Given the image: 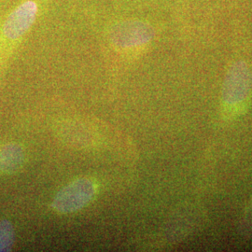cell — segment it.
Returning <instances> with one entry per match:
<instances>
[{
  "label": "cell",
  "mask_w": 252,
  "mask_h": 252,
  "mask_svg": "<svg viewBox=\"0 0 252 252\" xmlns=\"http://www.w3.org/2000/svg\"><path fill=\"white\" fill-rule=\"evenodd\" d=\"M51 0H20L0 23V49L10 52L26 37Z\"/></svg>",
  "instance_id": "1"
},
{
  "label": "cell",
  "mask_w": 252,
  "mask_h": 252,
  "mask_svg": "<svg viewBox=\"0 0 252 252\" xmlns=\"http://www.w3.org/2000/svg\"><path fill=\"white\" fill-rule=\"evenodd\" d=\"M155 27L142 19L125 18L110 24L107 39L112 49L119 53H138L151 44L155 37Z\"/></svg>",
  "instance_id": "2"
},
{
  "label": "cell",
  "mask_w": 252,
  "mask_h": 252,
  "mask_svg": "<svg viewBox=\"0 0 252 252\" xmlns=\"http://www.w3.org/2000/svg\"><path fill=\"white\" fill-rule=\"evenodd\" d=\"M252 94V66L246 61L234 62L226 73L221 101L226 108L236 111L244 107Z\"/></svg>",
  "instance_id": "3"
},
{
  "label": "cell",
  "mask_w": 252,
  "mask_h": 252,
  "mask_svg": "<svg viewBox=\"0 0 252 252\" xmlns=\"http://www.w3.org/2000/svg\"><path fill=\"white\" fill-rule=\"evenodd\" d=\"M95 192L94 182L88 178H81L69 183L56 194L53 207L58 213H72L88 205Z\"/></svg>",
  "instance_id": "4"
},
{
  "label": "cell",
  "mask_w": 252,
  "mask_h": 252,
  "mask_svg": "<svg viewBox=\"0 0 252 252\" xmlns=\"http://www.w3.org/2000/svg\"><path fill=\"white\" fill-rule=\"evenodd\" d=\"M25 161V153L21 146L6 145L0 150V170L5 173L17 171Z\"/></svg>",
  "instance_id": "5"
},
{
  "label": "cell",
  "mask_w": 252,
  "mask_h": 252,
  "mask_svg": "<svg viewBox=\"0 0 252 252\" xmlns=\"http://www.w3.org/2000/svg\"><path fill=\"white\" fill-rule=\"evenodd\" d=\"M238 231L244 237L252 239V197L249 200L239 217Z\"/></svg>",
  "instance_id": "6"
},
{
  "label": "cell",
  "mask_w": 252,
  "mask_h": 252,
  "mask_svg": "<svg viewBox=\"0 0 252 252\" xmlns=\"http://www.w3.org/2000/svg\"><path fill=\"white\" fill-rule=\"evenodd\" d=\"M14 242V230L7 220H0V252H9Z\"/></svg>",
  "instance_id": "7"
}]
</instances>
